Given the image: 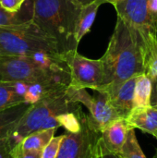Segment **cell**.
Masks as SVG:
<instances>
[{"mask_svg":"<svg viewBox=\"0 0 157 158\" xmlns=\"http://www.w3.org/2000/svg\"><path fill=\"white\" fill-rule=\"evenodd\" d=\"M149 48L141 33L118 17L103 63L104 80L96 90L113 94L127 80L145 73Z\"/></svg>","mask_w":157,"mask_h":158,"instance_id":"1","label":"cell"},{"mask_svg":"<svg viewBox=\"0 0 157 158\" xmlns=\"http://www.w3.org/2000/svg\"><path fill=\"white\" fill-rule=\"evenodd\" d=\"M81 8L72 0H33L32 22L56 42L61 55L78 49L75 35Z\"/></svg>","mask_w":157,"mask_h":158,"instance_id":"2","label":"cell"},{"mask_svg":"<svg viewBox=\"0 0 157 158\" xmlns=\"http://www.w3.org/2000/svg\"><path fill=\"white\" fill-rule=\"evenodd\" d=\"M0 81L41 83L45 87L47 95L68 89L70 75L68 69L60 71L45 69L29 56L0 55Z\"/></svg>","mask_w":157,"mask_h":158,"instance_id":"3","label":"cell"},{"mask_svg":"<svg viewBox=\"0 0 157 158\" xmlns=\"http://www.w3.org/2000/svg\"><path fill=\"white\" fill-rule=\"evenodd\" d=\"M35 52L61 55L56 42L32 21L0 27V55L30 56Z\"/></svg>","mask_w":157,"mask_h":158,"instance_id":"4","label":"cell"},{"mask_svg":"<svg viewBox=\"0 0 157 158\" xmlns=\"http://www.w3.org/2000/svg\"><path fill=\"white\" fill-rule=\"evenodd\" d=\"M81 107L80 104L72 102L67 89L43 96L37 103L31 105L8 137L12 148L19 143L27 135L39 131L41 124L51 116H58L67 112H75Z\"/></svg>","mask_w":157,"mask_h":158,"instance_id":"5","label":"cell"},{"mask_svg":"<svg viewBox=\"0 0 157 158\" xmlns=\"http://www.w3.org/2000/svg\"><path fill=\"white\" fill-rule=\"evenodd\" d=\"M113 6L118 17L141 33L150 54L157 46V14L151 9L150 0H118Z\"/></svg>","mask_w":157,"mask_h":158,"instance_id":"6","label":"cell"},{"mask_svg":"<svg viewBox=\"0 0 157 158\" xmlns=\"http://www.w3.org/2000/svg\"><path fill=\"white\" fill-rule=\"evenodd\" d=\"M81 129L78 133H64L56 158H95L101 132L91 123L89 116L82 109L80 112Z\"/></svg>","mask_w":157,"mask_h":158,"instance_id":"7","label":"cell"},{"mask_svg":"<svg viewBox=\"0 0 157 158\" xmlns=\"http://www.w3.org/2000/svg\"><path fill=\"white\" fill-rule=\"evenodd\" d=\"M93 95H90L86 89H76L68 86L67 94L69 99L88 109V116L92 125L102 131L113 121L121 118L110 103L108 95L101 91H93Z\"/></svg>","mask_w":157,"mask_h":158,"instance_id":"8","label":"cell"},{"mask_svg":"<svg viewBox=\"0 0 157 158\" xmlns=\"http://www.w3.org/2000/svg\"><path fill=\"white\" fill-rule=\"evenodd\" d=\"M69 70V86L76 89L98 90L104 80L101 59H91L80 55L77 50L62 55Z\"/></svg>","mask_w":157,"mask_h":158,"instance_id":"9","label":"cell"},{"mask_svg":"<svg viewBox=\"0 0 157 158\" xmlns=\"http://www.w3.org/2000/svg\"><path fill=\"white\" fill-rule=\"evenodd\" d=\"M130 130L125 118H118L101 131V145L112 154L118 155L127 140Z\"/></svg>","mask_w":157,"mask_h":158,"instance_id":"10","label":"cell"},{"mask_svg":"<svg viewBox=\"0 0 157 158\" xmlns=\"http://www.w3.org/2000/svg\"><path fill=\"white\" fill-rule=\"evenodd\" d=\"M138 76L132 77L123 82L113 94H107L111 105L121 118H127L133 109L134 87Z\"/></svg>","mask_w":157,"mask_h":158,"instance_id":"11","label":"cell"},{"mask_svg":"<svg viewBox=\"0 0 157 158\" xmlns=\"http://www.w3.org/2000/svg\"><path fill=\"white\" fill-rule=\"evenodd\" d=\"M126 120L130 129L140 130L157 139V109L152 106L132 109Z\"/></svg>","mask_w":157,"mask_h":158,"instance_id":"12","label":"cell"},{"mask_svg":"<svg viewBox=\"0 0 157 158\" xmlns=\"http://www.w3.org/2000/svg\"><path fill=\"white\" fill-rule=\"evenodd\" d=\"M31 105L20 103L0 111V142L7 139Z\"/></svg>","mask_w":157,"mask_h":158,"instance_id":"13","label":"cell"},{"mask_svg":"<svg viewBox=\"0 0 157 158\" xmlns=\"http://www.w3.org/2000/svg\"><path fill=\"white\" fill-rule=\"evenodd\" d=\"M33 0H26L17 12H9L0 6V27L17 26L32 21Z\"/></svg>","mask_w":157,"mask_h":158,"instance_id":"14","label":"cell"},{"mask_svg":"<svg viewBox=\"0 0 157 158\" xmlns=\"http://www.w3.org/2000/svg\"><path fill=\"white\" fill-rule=\"evenodd\" d=\"M105 3V0H96L81 8L78 18V22H77L76 35H75L78 44L82 39V37L90 31L94 22L98 8L100 7L101 5Z\"/></svg>","mask_w":157,"mask_h":158,"instance_id":"15","label":"cell"},{"mask_svg":"<svg viewBox=\"0 0 157 158\" xmlns=\"http://www.w3.org/2000/svg\"><path fill=\"white\" fill-rule=\"evenodd\" d=\"M153 92V81L146 74H141L137 77L134 95H133V109L144 108L151 106V98Z\"/></svg>","mask_w":157,"mask_h":158,"instance_id":"16","label":"cell"},{"mask_svg":"<svg viewBox=\"0 0 157 158\" xmlns=\"http://www.w3.org/2000/svg\"><path fill=\"white\" fill-rule=\"evenodd\" d=\"M57 129L37 131L22 139V141L15 145L21 151H37L42 152L47 143L52 140Z\"/></svg>","mask_w":157,"mask_h":158,"instance_id":"17","label":"cell"},{"mask_svg":"<svg viewBox=\"0 0 157 158\" xmlns=\"http://www.w3.org/2000/svg\"><path fill=\"white\" fill-rule=\"evenodd\" d=\"M23 102L24 99L15 92L13 81H0V111Z\"/></svg>","mask_w":157,"mask_h":158,"instance_id":"18","label":"cell"},{"mask_svg":"<svg viewBox=\"0 0 157 158\" xmlns=\"http://www.w3.org/2000/svg\"><path fill=\"white\" fill-rule=\"evenodd\" d=\"M118 155L123 158H147L139 144L135 130L130 129L129 131L127 140Z\"/></svg>","mask_w":157,"mask_h":158,"instance_id":"19","label":"cell"},{"mask_svg":"<svg viewBox=\"0 0 157 158\" xmlns=\"http://www.w3.org/2000/svg\"><path fill=\"white\" fill-rule=\"evenodd\" d=\"M81 110V107L75 112H67L56 116V120L59 127H63L67 132L78 133L81 129V120L80 117Z\"/></svg>","mask_w":157,"mask_h":158,"instance_id":"20","label":"cell"},{"mask_svg":"<svg viewBox=\"0 0 157 158\" xmlns=\"http://www.w3.org/2000/svg\"><path fill=\"white\" fill-rule=\"evenodd\" d=\"M46 94L45 87L41 83H31L29 85L28 90L24 95V102L33 105L40 101Z\"/></svg>","mask_w":157,"mask_h":158,"instance_id":"21","label":"cell"},{"mask_svg":"<svg viewBox=\"0 0 157 158\" xmlns=\"http://www.w3.org/2000/svg\"><path fill=\"white\" fill-rule=\"evenodd\" d=\"M64 137V134L56 137H53L52 140L47 143V145L43 149L41 158H56L57 156L62 139Z\"/></svg>","mask_w":157,"mask_h":158,"instance_id":"22","label":"cell"},{"mask_svg":"<svg viewBox=\"0 0 157 158\" xmlns=\"http://www.w3.org/2000/svg\"><path fill=\"white\" fill-rule=\"evenodd\" d=\"M154 81L157 78V46L150 52L145 68V73Z\"/></svg>","mask_w":157,"mask_h":158,"instance_id":"23","label":"cell"},{"mask_svg":"<svg viewBox=\"0 0 157 158\" xmlns=\"http://www.w3.org/2000/svg\"><path fill=\"white\" fill-rule=\"evenodd\" d=\"M42 152L37 151H21L14 146L11 150L12 158H41Z\"/></svg>","mask_w":157,"mask_h":158,"instance_id":"24","label":"cell"},{"mask_svg":"<svg viewBox=\"0 0 157 158\" xmlns=\"http://www.w3.org/2000/svg\"><path fill=\"white\" fill-rule=\"evenodd\" d=\"M22 2L20 0H0V6L9 11V12H17L21 8Z\"/></svg>","mask_w":157,"mask_h":158,"instance_id":"25","label":"cell"},{"mask_svg":"<svg viewBox=\"0 0 157 158\" xmlns=\"http://www.w3.org/2000/svg\"><path fill=\"white\" fill-rule=\"evenodd\" d=\"M59 124L56 120V116H51L47 118L40 126L39 131H45V130H52V129H58Z\"/></svg>","mask_w":157,"mask_h":158,"instance_id":"26","label":"cell"},{"mask_svg":"<svg viewBox=\"0 0 157 158\" xmlns=\"http://www.w3.org/2000/svg\"><path fill=\"white\" fill-rule=\"evenodd\" d=\"M11 150L12 146L9 143L8 138L0 142V158H12Z\"/></svg>","mask_w":157,"mask_h":158,"instance_id":"27","label":"cell"},{"mask_svg":"<svg viewBox=\"0 0 157 158\" xmlns=\"http://www.w3.org/2000/svg\"><path fill=\"white\" fill-rule=\"evenodd\" d=\"M30 84L23 82V81H13V87L15 92L17 93V94H19L20 97H22L24 99V95L28 90Z\"/></svg>","mask_w":157,"mask_h":158,"instance_id":"28","label":"cell"},{"mask_svg":"<svg viewBox=\"0 0 157 158\" xmlns=\"http://www.w3.org/2000/svg\"><path fill=\"white\" fill-rule=\"evenodd\" d=\"M101 138V137H100ZM99 146H100V153H101V157L102 158H123L120 155H117V154H112L110 152H108L107 150H105L100 143L99 141Z\"/></svg>","mask_w":157,"mask_h":158,"instance_id":"29","label":"cell"},{"mask_svg":"<svg viewBox=\"0 0 157 158\" xmlns=\"http://www.w3.org/2000/svg\"><path fill=\"white\" fill-rule=\"evenodd\" d=\"M151 106L157 109V88L153 85L152 98H151Z\"/></svg>","mask_w":157,"mask_h":158,"instance_id":"30","label":"cell"},{"mask_svg":"<svg viewBox=\"0 0 157 158\" xmlns=\"http://www.w3.org/2000/svg\"><path fill=\"white\" fill-rule=\"evenodd\" d=\"M72 1L75 4H77L78 6H80L81 7H82V6H87V5H89V4H91V3H93V2H94L96 0H72Z\"/></svg>","mask_w":157,"mask_h":158,"instance_id":"31","label":"cell"},{"mask_svg":"<svg viewBox=\"0 0 157 158\" xmlns=\"http://www.w3.org/2000/svg\"><path fill=\"white\" fill-rule=\"evenodd\" d=\"M151 9L157 14V0H150Z\"/></svg>","mask_w":157,"mask_h":158,"instance_id":"32","label":"cell"},{"mask_svg":"<svg viewBox=\"0 0 157 158\" xmlns=\"http://www.w3.org/2000/svg\"><path fill=\"white\" fill-rule=\"evenodd\" d=\"M95 158H102L101 157V153H100V146H99V148H98V151H97V154H96Z\"/></svg>","mask_w":157,"mask_h":158,"instance_id":"33","label":"cell"},{"mask_svg":"<svg viewBox=\"0 0 157 158\" xmlns=\"http://www.w3.org/2000/svg\"><path fill=\"white\" fill-rule=\"evenodd\" d=\"M116 1H118V0H105V3H110V4H114Z\"/></svg>","mask_w":157,"mask_h":158,"instance_id":"34","label":"cell"},{"mask_svg":"<svg viewBox=\"0 0 157 158\" xmlns=\"http://www.w3.org/2000/svg\"><path fill=\"white\" fill-rule=\"evenodd\" d=\"M153 85H154L155 87H156L157 88V78L155 79V81H153Z\"/></svg>","mask_w":157,"mask_h":158,"instance_id":"35","label":"cell"},{"mask_svg":"<svg viewBox=\"0 0 157 158\" xmlns=\"http://www.w3.org/2000/svg\"><path fill=\"white\" fill-rule=\"evenodd\" d=\"M153 158H157V149H156V152H155V155L154 156V157Z\"/></svg>","mask_w":157,"mask_h":158,"instance_id":"36","label":"cell"},{"mask_svg":"<svg viewBox=\"0 0 157 158\" xmlns=\"http://www.w3.org/2000/svg\"><path fill=\"white\" fill-rule=\"evenodd\" d=\"M20 1H21V2H22V3H24V2H25V1H26V0H20Z\"/></svg>","mask_w":157,"mask_h":158,"instance_id":"37","label":"cell"}]
</instances>
